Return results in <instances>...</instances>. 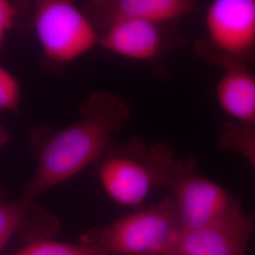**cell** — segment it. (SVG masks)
I'll use <instances>...</instances> for the list:
<instances>
[{"label": "cell", "mask_w": 255, "mask_h": 255, "mask_svg": "<svg viewBox=\"0 0 255 255\" xmlns=\"http://www.w3.org/2000/svg\"><path fill=\"white\" fill-rule=\"evenodd\" d=\"M205 37L198 55L211 64L255 66V0H215L204 16Z\"/></svg>", "instance_id": "obj_3"}, {"label": "cell", "mask_w": 255, "mask_h": 255, "mask_svg": "<svg viewBox=\"0 0 255 255\" xmlns=\"http://www.w3.org/2000/svg\"><path fill=\"white\" fill-rule=\"evenodd\" d=\"M165 25L119 19L102 27L99 46L122 58L137 62H154L168 48Z\"/></svg>", "instance_id": "obj_8"}, {"label": "cell", "mask_w": 255, "mask_h": 255, "mask_svg": "<svg viewBox=\"0 0 255 255\" xmlns=\"http://www.w3.org/2000/svg\"><path fill=\"white\" fill-rule=\"evenodd\" d=\"M220 77L215 95L220 110L233 123L255 130V73L253 68L219 63Z\"/></svg>", "instance_id": "obj_10"}, {"label": "cell", "mask_w": 255, "mask_h": 255, "mask_svg": "<svg viewBox=\"0 0 255 255\" xmlns=\"http://www.w3.org/2000/svg\"><path fill=\"white\" fill-rule=\"evenodd\" d=\"M180 231L173 199L166 197L104 229L96 244L110 255H169Z\"/></svg>", "instance_id": "obj_5"}, {"label": "cell", "mask_w": 255, "mask_h": 255, "mask_svg": "<svg viewBox=\"0 0 255 255\" xmlns=\"http://www.w3.org/2000/svg\"><path fill=\"white\" fill-rule=\"evenodd\" d=\"M169 188L182 231L214 224L241 207L224 187L198 173L192 158L186 160Z\"/></svg>", "instance_id": "obj_6"}, {"label": "cell", "mask_w": 255, "mask_h": 255, "mask_svg": "<svg viewBox=\"0 0 255 255\" xmlns=\"http://www.w3.org/2000/svg\"><path fill=\"white\" fill-rule=\"evenodd\" d=\"M33 27L43 54L54 64H69L99 46V28L72 1L35 2Z\"/></svg>", "instance_id": "obj_4"}, {"label": "cell", "mask_w": 255, "mask_h": 255, "mask_svg": "<svg viewBox=\"0 0 255 255\" xmlns=\"http://www.w3.org/2000/svg\"><path fill=\"white\" fill-rule=\"evenodd\" d=\"M192 0H93L83 10L100 29L119 19H135L169 25L197 12Z\"/></svg>", "instance_id": "obj_9"}, {"label": "cell", "mask_w": 255, "mask_h": 255, "mask_svg": "<svg viewBox=\"0 0 255 255\" xmlns=\"http://www.w3.org/2000/svg\"><path fill=\"white\" fill-rule=\"evenodd\" d=\"M17 12L18 9L13 3L7 0H0V51L9 29L15 22Z\"/></svg>", "instance_id": "obj_15"}, {"label": "cell", "mask_w": 255, "mask_h": 255, "mask_svg": "<svg viewBox=\"0 0 255 255\" xmlns=\"http://www.w3.org/2000/svg\"><path fill=\"white\" fill-rule=\"evenodd\" d=\"M21 85L17 78L0 64V111H14L21 102Z\"/></svg>", "instance_id": "obj_14"}, {"label": "cell", "mask_w": 255, "mask_h": 255, "mask_svg": "<svg viewBox=\"0 0 255 255\" xmlns=\"http://www.w3.org/2000/svg\"><path fill=\"white\" fill-rule=\"evenodd\" d=\"M15 255H110L96 243L71 245L54 241H36Z\"/></svg>", "instance_id": "obj_13"}, {"label": "cell", "mask_w": 255, "mask_h": 255, "mask_svg": "<svg viewBox=\"0 0 255 255\" xmlns=\"http://www.w3.org/2000/svg\"><path fill=\"white\" fill-rule=\"evenodd\" d=\"M129 117L130 106L123 97L108 92L90 95L82 102L79 119L40 142L35 171L23 196L35 201L46 190L99 162Z\"/></svg>", "instance_id": "obj_1"}, {"label": "cell", "mask_w": 255, "mask_h": 255, "mask_svg": "<svg viewBox=\"0 0 255 255\" xmlns=\"http://www.w3.org/2000/svg\"><path fill=\"white\" fill-rule=\"evenodd\" d=\"M34 201L23 196L15 201L0 200V252L33 207Z\"/></svg>", "instance_id": "obj_12"}, {"label": "cell", "mask_w": 255, "mask_h": 255, "mask_svg": "<svg viewBox=\"0 0 255 255\" xmlns=\"http://www.w3.org/2000/svg\"><path fill=\"white\" fill-rule=\"evenodd\" d=\"M8 139H9V135H8L7 131L0 126V147L4 146L7 143Z\"/></svg>", "instance_id": "obj_16"}, {"label": "cell", "mask_w": 255, "mask_h": 255, "mask_svg": "<svg viewBox=\"0 0 255 255\" xmlns=\"http://www.w3.org/2000/svg\"><path fill=\"white\" fill-rule=\"evenodd\" d=\"M219 146L241 155L255 171V130L227 121L219 129Z\"/></svg>", "instance_id": "obj_11"}, {"label": "cell", "mask_w": 255, "mask_h": 255, "mask_svg": "<svg viewBox=\"0 0 255 255\" xmlns=\"http://www.w3.org/2000/svg\"><path fill=\"white\" fill-rule=\"evenodd\" d=\"M254 218L242 207L219 222L180 231L169 255H247Z\"/></svg>", "instance_id": "obj_7"}, {"label": "cell", "mask_w": 255, "mask_h": 255, "mask_svg": "<svg viewBox=\"0 0 255 255\" xmlns=\"http://www.w3.org/2000/svg\"><path fill=\"white\" fill-rule=\"evenodd\" d=\"M98 163L99 179L110 199L120 205L136 207L155 188H169L186 159H178L164 143L147 144L131 139L110 146Z\"/></svg>", "instance_id": "obj_2"}]
</instances>
